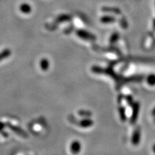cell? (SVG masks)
<instances>
[{
    "instance_id": "obj_1",
    "label": "cell",
    "mask_w": 155,
    "mask_h": 155,
    "mask_svg": "<svg viewBox=\"0 0 155 155\" xmlns=\"http://www.w3.org/2000/svg\"><path fill=\"white\" fill-rule=\"evenodd\" d=\"M76 34L79 38H80L85 40L89 41H94L96 39V37L93 34H91L89 32H87L85 30L79 29L76 31Z\"/></svg>"
},
{
    "instance_id": "obj_2",
    "label": "cell",
    "mask_w": 155,
    "mask_h": 155,
    "mask_svg": "<svg viewBox=\"0 0 155 155\" xmlns=\"http://www.w3.org/2000/svg\"><path fill=\"white\" fill-rule=\"evenodd\" d=\"M140 105L139 102H134L133 105L132 106L133 107V111H132V115L131 116L130 119V123L131 124H134L136 123L137 121V119L138 117V113L139 111H140Z\"/></svg>"
},
{
    "instance_id": "obj_3",
    "label": "cell",
    "mask_w": 155,
    "mask_h": 155,
    "mask_svg": "<svg viewBox=\"0 0 155 155\" xmlns=\"http://www.w3.org/2000/svg\"><path fill=\"white\" fill-rule=\"evenodd\" d=\"M6 127H7L8 128H9L12 131H13L14 133H16L19 136H21L23 138H28V136H29V135H28V134L25 131H23L22 129L19 128L18 126L10 124V123L7 122L6 123Z\"/></svg>"
},
{
    "instance_id": "obj_4",
    "label": "cell",
    "mask_w": 155,
    "mask_h": 155,
    "mask_svg": "<svg viewBox=\"0 0 155 155\" xmlns=\"http://www.w3.org/2000/svg\"><path fill=\"white\" fill-rule=\"evenodd\" d=\"M141 138V130L140 128H137L134 129L131 137V142L133 145H137L140 142Z\"/></svg>"
},
{
    "instance_id": "obj_5",
    "label": "cell",
    "mask_w": 155,
    "mask_h": 155,
    "mask_svg": "<svg viewBox=\"0 0 155 155\" xmlns=\"http://www.w3.org/2000/svg\"><path fill=\"white\" fill-rule=\"evenodd\" d=\"M94 124V122L90 118H84V119L79 120L77 122V125L83 128H90Z\"/></svg>"
},
{
    "instance_id": "obj_6",
    "label": "cell",
    "mask_w": 155,
    "mask_h": 155,
    "mask_svg": "<svg viewBox=\"0 0 155 155\" xmlns=\"http://www.w3.org/2000/svg\"><path fill=\"white\" fill-rule=\"evenodd\" d=\"M82 148L80 142L77 140H74L71 143L70 146V151L73 154H78L80 152V150Z\"/></svg>"
},
{
    "instance_id": "obj_7",
    "label": "cell",
    "mask_w": 155,
    "mask_h": 155,
    "mask_svg": "<svg viewBox=\"0 0 155 155\" xmlns=\"http://www.w3.org/2000/svg\"><path fill=\"white\" fill-rule=\"evenodd\" d=\"M39 67L42 70L47 71L48 70L50 67V63L49 59L47 58H42L40 61H39Z\"/></svg>"
},
{
    "instance_id": "obj_8",
    "label": "cell",
    "mask_w": 155,
    "mask_h": 155,
    "mask_svg": "<svg viewBox=\"0 0 155 155\" xmlns=\"http://www.w3.org/2000/svg\"><path fill=\"white\" fill-rule=\"evenodd\" d=\"M19 10L24 14H29L32 11V7L28 3H24L19 6Z\"/></svg>"
},
{
    "instance_id": "obj_9",
    "label": "cell",
    "mask_w": 155,
    "mask_h": 155,
    "mask_svg": "<svg viewBox=\"0 0 155 155\" xmlns=\"http://www.w3.org/2000/svg\"><path fill=\"white\" fill-rule=\"evenodd\" d=\"M12 54V51L9 49H5L3 50L1 53H0V62L3 60L4 59H6L9 58Z\"/></svg>"
},
{
    "instance_id": "obj_10",
    "label": "cell",
    "mask_w": 155,
    "mask_h": 155,
    "mask_svg": "<svg viewBox=\"0 0 155 155\" xmlns=\"http://www.w3.org/2000/svg\"><path fill=\"white\" fill-rule=\"evenodd\" d=\"M78 113L79 116H80L83 118H90L93 115V113L91 111L88 110H84V109L79 110Z\"/></svg>"
},
{
    "instance_id": "obj_11",
    "label": "cell",
    "mask_w": 155,
    "mask_h": 155,
    "mask_svg": "<svg viewBox=\"0 0 155 155\" xmlns=\"http://www.w3.org/2000/svg\"><path fill=\"white\" fill-rule=\"evenodd\" d=\"M119 114H120V117L122 122H125L127 120V116L125 113V108L123 106H120L118 108Z\"/></svg>"
},
{
    "instance_id": "obj_12",
    "label": "cell",
    "mask_w": 155,
    "mask_h": 155,
    "mask_svg": "<svg viewBox=\"0 0 155 155\" xmlns=\"http://www.w3.org/2000/svg\"><path fill=\"white\" fill-rule=\"evenodd\" d=\"M71 19V17L69 15H60L56 19V22L62 23L65 22H69Z\"/></svg>"
},
{
    "instance_id": "obj_13",
    "label": "cell",
    "mask_w": 155,
    "mask_h": 155,
    "mask_svg": "<svg viewBox=\"0 0 155 155\" xmlns=\"http://www.w3.org/2000/svg\"><path fill=\"white\" fill-rule=\"evenodd\" d=\"M119 38H120V35L118 34V33H113L112 35H111V36L110 37V39H109L110 44L111 45L114 44V43L118 40Z\"/></svg>"
},
{
    "instance_id": "obj_14",
    "label": "cell",
    "mask_w": 155,
    "mask_h": 155,
    "mask_svg": "<svg viewBox=\"0 0 155 155\" xmlns=\"http://www.w3.org/2000/svg\"><path fill=\"white\" fill-rule=\"evenodd\" d=\"M147 83L150 86L155 85V75L154 74H150L147 78Z\"/></svg>"
},
{
    "instance_id": "obj_15",
    "label": "cell",
    "mask_w": 155,
    "mask_h": 155,
    "mask_svg": "<svg viewBox=\"0 0 155 155\" xmlns=\"http://www.w3.org/2000/svg\"><path fill=\"white\" fill-rule=\"evenodd\" d=\"M101 22L104 23H110L115 22V18L113 17H103L101 19Z\"/></svg>"
},
{
    "instance_id": "obj_16",
    "label": "cell",
    "mask_w": 155,
    "mask_h": 155,
    "mask_svg": "<svg viewBox=\"0 0 155 155\" xmlns=\"http://www.w3.org/2000/svg\"><path fill=\"white\" fill-rule=\"evenodd\" d=\"M124 98L128 105L133 106V103H134V101H133V98L132 96H131V95H127V96H125L124 97Z\"/></svg>"
},
{
    "instance_id": "obj_17",
    "label": "cell",
    "mask_w": 155,
    "mask_h": 155,
    "mask_svg": "<svg viewBox=\"0 0 155 155\" xmlns=\"http://www.w3.org/2000/svg\"><path fill=\"white\" fill-rule=\"evenodd\" d=\"M5 127H6V124L0 121V133L3 131V129H5Z\"/></svg>"
},
{
    "instance_id": "obj_18",
    "label": "cell",
    "mask_w": 155,
    "mask_h": 155,
    "mask_svg": "<svg viewBox=\"0 0 155 155\" xmlns=\"http://www.w3.org/2000/svg\"><path fill=\"white\" fill-rule=\"evenodd\" d=\"M1 134L3 135V136L4 137L7 138V137L9 136V133H8L7 132H6V131H1Z\"/></svg>"
},
{
    "instance_id": "obj_19",
    "label": "cell",
    "mask_w": 155,
    "mask_h": 155,
    "mask_svg": "<svg viewBox=\"0 0 155 155\" xmlns=\"http://www.w3.org/2000/svg\"><path fill=\"white\" fill-rule=\"evenodd\" d=\"M151 114H152L153 116H154V117H155V107L152 110V111H151Z\"/></svg>"
},
{
    "instance_id": "obj_20",
    "label": "cell",
    "mask_w": 155,
    "mask_h": 155,
    "mask_svg": "<svg viewBox=\"0 0 155 155\" xmlns=\"http://www.w3.org/2000/svg\"><path fill=\"white\" fill-rule=\"evenodd\" d=\"M153 151L155 153V144L153 145Z\"/></svg>"
},
{
    "instance_id": "obj_21",
    "label": "cell",
    "mask_w": 155,
    "mask_h": 155,
    "mask_svg": "<svg viewBox=\"0 0 155 155\" xmlns=\"http://www.w3.org/2000/svg\"><path fill=\"white\" fill-rule=\"evenodd\" d=\"M154 122H155V119H154Z\"/></svg>"
}]
</instances>
